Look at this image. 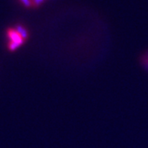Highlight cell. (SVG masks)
Instances as JSON below:
<instances>
[{"mask_svg": "<svg viewBox=\"0 0 148 148\" xmlns=\"http://www.w3.org/2000/svg\"><path fill=\"white\" fill-rule=\"evenodd\" d=\"M7 36L9 40L8 49L11 51H13L24 43V41L27 39L28 35L27 30L24 27L18 26L16 28L8 29Z\"/></svg>", "mask_w": 148, "mask_h": 148, "instance_id": "1", "label": "cell"}, {"mask_svg": "<svg viewBox=\"0 0 148 148\" xmlns=\"http://www.w3.org/2000/svg\"><path fill=\"white\" fill-rule=\"evenodd\" d=\"M142 64L145 67V69L148 70V53H145L142 58Z\"/></svg>", "mask_w": 148, "mask_h": 148, "instance_id": "2", "label": "cell"}]
</instances>
